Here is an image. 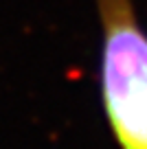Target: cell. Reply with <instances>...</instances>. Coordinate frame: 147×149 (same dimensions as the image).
<instances>
[{
	"label": "cell",
	"mask_w": 147,
	"mask_h": 149,
	"mask_svg": "<svg viewBox=\"0 0 147 149\" xmlns=\"http://www.w3.org/2000/svg\"><path fill=\"white\" fill-rule=\"evenodd\" d=\"M99 92L116 149H147V29L134 0H94Z\"/></svg>",
	"instance_id": "obj_1"
}]
</instances>
